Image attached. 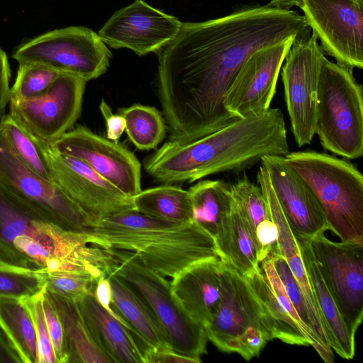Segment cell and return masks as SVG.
<instances>
[{
    "instance_id": "1",
    "label": "cell",
    "mask_w": 363,
    "mask_h": 363,
    "mask_svg": "<svg viewBox=\"0 0 363 363\" xmlns=\"http://www.w3.org/2000/svg\"><path fill=\"white\" fill-rule=\"evenodd\" d=\"M310 35L303 16L268 4L182 23L157 52L158 96L169 131L191 141L238 120L223 99L245 62L262 48Z\"/></svg>"
},
{
    "instance_id": "2",
    "label": "cell",
    "mask_w": 363,
    "mask_h": 363,
    "mask_svg": "<svg viewBox=\"0 0 363 363\" xmlns=\"http://www.w3.org/2000/svg\"><path fill=\"white\" fill-rule=\"evenodd\" d=\"M289 152L284 114L280 108H269L188 143L169 140L144 165L160 182H194L218 173L240 172L264 156Z\"/></svg>"
},
{
    "instance_id": "3",
    "label": "cell",
    "mask_w": 363,
    "mask_h": 363,
    "mask_svg": "<svg viewBox=\"0 0 363 363\" xmlns=\"http://www.w3.org/2000/svg\"><path fill=\"white\" fill-rule=\"evenodd\" d=\"M84 233L89 244L133 252L147 267L172 279L195 263L220 258L216 239L192 220L169 222L134 209L98 219Z\"/></svg>"
},
{
    "instance_id": "4",
    "label": "cell",
    "mask_w": 363,
    "mask_h": 363,
    "mask_svg": "<svg viewBox=\"0 0 363 363\" xmlns=\"http://www.w3.org/2000/svg\"><path fill=\"white\" fill-rule=\"evenodd\" d=\"M0 250L47 270L65 269L100 277L104 248L89 244L84 233L65 230L0 182Z\"/></svg>"
},
{
    "instance_id": "5",
    "label": "cell",
    "mask_w": 363,
    "mask_h": 363,
    "mask_svg": "<svg viewBox=\"0 0 363 363\" xmlns=\"http://www.w3.org/2000/svg\"><path fill=\"white\" fill-rule=\"evenodd\" d=\"M287 163L313 191L329 230L341 241L363 243V176L352 163L315 151L289 152Z\"/></svg>"
},
{
    "instance_id": "6",
    "label": "cell",
    "mask_w": 363,
    "mask_h": 363,
    "mask_svg": "<svg viewBox=\"0 0 363 363\" xmlns=\"http://www.w3.org/2000/svg\"><path fill=\"white\" fill-rule=\"evenodd\" d=\"M363 92L353 69L323 60L317 89L315 133L322 147L349 160L363 155Z\"/></svg>"
},
{
    "instance_id": "7",
    "label": "cell",
    "mask_w": 363,
    "mask_h": 363,
    "mask_svg": "<svg viewBox=\"0 0 363 363\" xmlns=\"http://www.w3.org/2000/svg\"><path fill=\"white\" fill-rule=\"evenodd\" d=\"M108 250L112 260L108 274L121 277L145 301L174 351L201 362L208 341L205 328L186 313L174 296L171 282L144 265L135 252Z\"/></svg>"
},
{
    "instance_id": "8",
    "label": "cell",
    "mask_w": 363,
    "mask_h": 363,
    "mask_svg": "<svg viewBox=\"0 0 363 363\" xmlns=\"http://www.w3.org/2000/svg\"><path fill=\"white\" fill-rule=\"evenodd\" d=\"M220 259L221 298L204 328L208 340L218 350L250 361L259 356L272 337L260 303L247 281Z\"/></svg>"
},
{
    "instance_id": "9",
    "label": "cell",
    "mask_w": 363,
    "mask_h": 363,
    "mask_svg": "<svg viewBox=\"0 0 363 363\" xmlns=\"http://www.w3.org/2000/svg\"><path fill=\"white\" fill-rule=\"evenodd\" d=\"M111 52L99 34L84 26H69L38 35L20 45L12 57L18 63H35L88 82L104 74Z\"/></svg>"
},
{
    "instance_id": "10",
    "label": "cell",
    "mask_w": 363,
    "mask_h": 363,
    "mask_svg": "<svg viewBox=\"0 0 363 363\" xmlns=\"http://www.w3.org/2000/svg\"><path fill=\"white\" fill-rule=\"evenodd\" d=\"M0 182L65 230L84 233L98 220L73 201L56 182L45 179L24 164L1 127Z\"/></svg>"
},
{
    "instance_id": "11",
    "label": "cell",
    "mask_w": 363,
    "mask_h": 363,
    "mask_svg": "<svg viewBox=\"0 0 363 363\" xmlns=\"http://www.w3.org/2000/svg\"><path fill=\"white\" fill-rule=\"evenodd\" d=\"M307 240L342 319L355 335L363 317V243L335 242L325 233Z\"/></svg>"
},
{
    "instance_id": "12",
    "label": "cell",
    "mask_w": 363,
    "mask_h": 363,
    "mask_svg": "<svg viewBox=\"0 0 363 363\" xmlns=\"http://www.w3.org/2000/svg\"><path fill=\"white\" fill-rule=\"evenodd\" d=\"M325 57L316 36L312 33L294 41L281 67L286 106L298 147L310 145L315 135L316 95Z\"/></svg>"
},
{
    "instance_id": "13",
    "label": "cell",
    "mask_w": 363,
    "mask_h": 363,
    "mask_svg": "<svg viewBox=\"0 0 363 363\" xmlns=\"http://www.w3.org/2000/svg\"><path fill=\"white\" fill-rule=\"evenodd\" d=\"M296 6L325 55L352 69L363 68L362 0H298Z\"/></svg>"
},
{
    "instance_id": "14",
    "label": "cell",
    "mask_w": 363,
    "mask_h": 363,
    "mask_svg": "<svg viewBox=\"0 0 363 363\" xmlns=\"http://www.w3.org/2000/svg\"><path fill=\"white\" fill-rule=\"evenodd\" d=\"M86 81L60 73L43 93L10 99L9 114L32 133L51 144L69 130L80 116Z\"/></svg>"
},
{
    "instance_id": "15",
    "label": "cell",
    "mask_w": 363,
    "mask_h": 363,
    "mask_svg": "<svg viewBox=\"0 0 363 363\" xmlns=\"http://www.w3.org/2000/svg\"><path fill=\"white\" fill-rule=\"evenodd\" d=\"M56 152L77 157L132 198L141 189V166L135 155L118 142L77 125L50 144Z\"/></svg>"
},
{
    "instance_id": "16",
    "label": "cell",
    "mask_w": 363,
    "mask_h": 363,
    "mask_svg": "<svg viewBox=\"0 0 363 363\" xmlns=\"http://www.w3.org/2000/svg\"><path fill=\"white\" fill-rule=\"evenodd\" d=\"M262 308L272 340L312 346L325 363H333V350L311 333L302 322L289 300L269 256L259 268L244 277Z\"/></svg>"
},
{
    "instance_id": "17",
    "label": "cell",
    "mask_w": 363,
    "mask_h": 363,
    "mask_svg": "<svg viewBox=\"0 0 363 363\" xmlns=\"http://www.w3.org/2000/svg\"><path fill=\"white\" fill-rule=\"evenodd\" d=\"M182 23L144 1L135 0L116 11L98 34L112 48H126L143 56L157 52L169 43Z\"/></svg>"
},
{
    "instance_id": "18",
    "label": "cell",
    "mask_w": 363,
    "mask_h": 363,
    "mask_svg": "<svg viewBox=\"0 0 363 363\" xmlns=\"http://www.w3.org/2000/svg\"><path fill=\"white\" fill-rule=\"evenodd\" d=\"M294 40L262 48L245 62L224 96L230 114L240 118L270 108L279 72Z\"/></svg>"
},
{
    "instance_id": "19",
    "label": "cell",
    "mask_w": 363,
    "mask_h": 363,
    "mask_svg": "<svg viewBox=\"0 0 363 363\" xmlns=\"http://www.w3.org/2000/svg\"><path fill=\"white\" fill-rule=\"evenodd\" d=\"M54 180L84 210L97 219L134 209L131 198L101 177L84 161L54 151L46 142Z\"/></svg>"
},
{
    "instance_id": "20",
    "label": "cell",
    "mask_w": 363,
    "mask_h": 363,
    "mask_svg": "<svg viewBox=\"0 0 363 363\" xmlns=\"http://www.w3.org/2000/svg\"><path fill=\"white\" fill-rule=\"evenodd\" d=\"M266 168L275 196L296 237L312 238L329 230L318 199L284 156H264Z\"/></svg>"
},
{
    "instance_id": "21",
    "label": "cell",
    "mask_w": 363,
    "mask_h": 363,
    "mask_svg": "<svg viewBox=\"0 0 363 363\" xmlns=\"http://www.w3.org/2000/svg\"><path fill=\"white\" fill-rule=\"evenodd\" d=\"M257 179L265 198L271 218L276 225V252L285 259L304 297L311 327L324 345H329L327 330L314 296L310 279L301 256L298 239L291 228L272 186L267 171L261 164ZM332 350V349H331Z\"/></svg>"
},
{
    "instance_id": "22",
    "label": "cell",
    "mask_w": 363,
    "mask_h": 363,
    "mask_svg": "<svg viewBox=\"0 0 363 363\" xmlns=\"http://www.w3.org/2000/svg\"><path fill=\"white\" fill-rule=\"evenodd\" d=\"M75 301L94 340L112 362L144 363L138 336L98 301L94 292Z\"/></svg>"
},
{
    "instance_id": "23",
    "label": "cell",
    "mask_w": 363,
    "mask_h": 363,
    "mask_svg": "<svg viewBox=\"0 0 363 363\" xmlns=\"http://www.w3.org/2000/svg\"><path fill=\"white\" fill-rule=\"evenodd\" d=\"M220 258L206 259L187 267L172 279L173 293L189 315L205 326L221 298Z\"/></svg>"
},
{
    "instance_id": "24",
    "label": "cell",
    "mask_w": 363,
    "mask_h": 363,
    "mask_svg": "<svg viewBox=\"0 0 363 363\" xmlns=\"http://www.w3.org/2000/svg\"><path fill=\"white\" fill-rule=\"evenodd\" d=\"M296 238L318 310L327 330L329 345L342 358L352 359L355 354V335L351 333L342 319L325 284L307 239Z\"/></svg>"
},
{
    "instance_id": "25",
    "label": "cell",
    "mask_w": 363,
    "mask_h": 363,
    "mask_svg": "<svg viewBox=\"0 0 363 363\" xmlns=\"http://www.w3.org/2000/svg\"><path fill=\"white\" fill-rule=\"evenodd\" d=\"M111 291V307L145 344L152 347H170L155 314L145 301L121 277H106Z\"/></svg>"
},
{
    "instance_id": "26",
    "label": "cell",
    "mask_w": 363,
    "mask_h": 363,
    "mask_svg": "<svg viewBox=\"0 0 363 363\" xmlns=\"http://www.w3.org/2000/svg\"><path fill=\"white\" fill-rule=\"evenodd\" d=\"M233 198L241 211L254 239L259 263L276 251L277 230L263 192L246 176L230 185Z\"/></svg>"
},
{
    "instance_id": "27",
    "label": "cell",
    "mask_w": 363,
    "mask_h": 363,
    "mask_svg": "<svg viewBox=\"0 0 363 363\" xmlns=\"http://www.w3.org/2000/svg\"><path fill=\"white\" fill-rule=\"evenodd\" d=\"M46 291L62 325L69 363L112 362L94 340L75 300Z\"/></svg>"
},
{
    "instance_id": "28",
    "label": "cell",
    "mask_w": 363,
    "mask_h": 363,
    "mask_svg": "<svg viewBox=\"0 0 363 363\" xmlns=\"http://www.w3.org/2000/svg\"><path fill=\"white\" fill-rule=\"evenodd\" d=\"M216 241L220 258L227 261L243 277L259 268L260 263L254 239L233 198L229 216Z\"/></svg>"
},
{
    "instance_id": "29",
    "label": "cell",
    "mask_w": 363,
    "mask_h": 363,
    "mask_svg": "<svg viewBox=\"0 0 363 363\" xmlns=\"http://www.w3.org/2000/svg\"><path fill=\"white\" fill-rule=\"evenodd\" d=\"M189 191L191 220L216 239L230 212V185L223 180L206 179L190 187Z\"/></svg>"
},
{
    "instance_id": "30",
    "label": "cell",
    "mask_w": 363,
    "mask_h": 363,
    "mask_svg": "<svg viewBox=\"0 0 363 363\" xmlns=\"http://www.w3.org/2000/svg\"><path fill=\"white\" fill-rule=\"evenodd\" d=\"M0 329L21 363H38L35 325L23 298L0 296Z\"/></svg>"
},
{
    "instance_id": "31",
    "label": "cell",
    "mask_w": 363,
    "mask_h": 363,
    "mask_svg": "<svg viewBox=\"0 0 363 363\" xmlns=\"http://www.w3.org/2000/svg\"><path fill=\"white\" fill-rule=\"evenodd\" d=\"M134 210L147 216L173 223L191 220L189 190L165 184L141 190L131 198Z\"/></svg>"
},
{
    "instance_id": "32",
    "label": "cell",
    "mask_w": 363,
    "mask_h": 363,
    "mask_svg": "<svg viewBox=\"0 0 363 363\" xmlns=\"http://www.w3.org/2000/svg\"><path fill=\"white\" fill-rule=\"evenodd\" d=\"M0 127L19 160L40 177L55 182L45 151L46 142L9 113L0 120Z\"/></svg>"
},
{
    "instance_id": "33",
    "label": "cell",
    "mask_w": 363,
    "mask_h": 363,
    "mask_svg": "<svg viewBox=\"0 0 363 363\" xmlns=\"http://www.w3.org/2000/svg\"><path fill=\"white\" fill-rule=\"evenodd\" d=\"M44 287V269L0 252V296L29 297Z\"/></svg>"
},
{
    "instance_id": "34",
    "label": "cell",
    "mask_w": 363,
    "mask_h": 363,
    "mask_svg": "<svg viewBox=\"0 0 363 363\" xmlns=\"http://www.w3.org/2000/svg\"><path fill=\"white\" fill-rule=\"evenodd\" d=\"M125 121V133L140 150L155 149L164 138L166 123L155 107L134 104L119 109Z\"/></svg>"
},
{
    "instance_id": "35",
    "label": "cell",
    "mask_w": 363,
    "mask_h": 363,
    "mask_svg": "<svg viewBox=\"0 0 363 363\" xmlns=\"http://www.w3.org/2000/svg\"><path fill=\"white\" fill-rule=\"evenodd\" d=\"M60 73L44 65L19 63L10 99H28L44 92Z\"/></svg>"
},
{
    "instance_id": "36",
    "label": "cell",
    "mask_w": 363,
    "mask_h": 363,
    "mask_svg": "<svg viewBox=\"0 0 363 363\" xmlns=\"http://www.w3.org/2000/svg\"><path fill=\"white\" fill-rule=\"evenodd\" d=\"M45 289L72 299L89 293L94 292L99 280L91 274L65 270L44 269Z\"/></svg>"
},
{
    "instance_id": "37",
    "label": "cell",
    "mask_w": 363,
    "mask_h": 363,
    "mask_svg": "<svg viewBox=\"0 0 363 363\" xmlns=\"http://www.w3.org/2000/svg\"><path fill=\"white\" fill-rule=\"evenodd\" d=\"M42 298L43 290L34 296L24 297L23 300L31 315L35 325L38 355V363H57L45 320Z\"/></svg>"
},
{
    "instance_id": "38",
    "label": "cell",
    "mask_w": 363,
    "mask_h": 363,
    "mask_svg": "<svg viewBox=\"0 0 363 363\" xmlns=\"http://www.w3.org/2000/svg\"><path fill=\"white\" fill-rule=\"evenodd\" d=\"M269 256L271 258L273 266L284 287L289 300L297 311L302 322L311 333L318 337L311 327L308 309L302 291L292 274L286 259L277 252L272 253Z\"/></svg>"
},
{
    "instance_id": "39",
    "label": "cell",
    "mask_w": 363,
    "mask_h": 363,
    "mask_svg": "<svg viewBox=\"0 0 363 363\" xmlns=\"http://www.w3.org/2000/svg\"><path fill=\"white\" fill-rule=\"evenodd\" d=\"M43 308L57 363H69L62 325L56 308L45 287L43 289Z\"/></svg>"
},
{
    "instance_id": "40",
    "label": "cell",
    "mask_w": 363,
    "mask_h": 363,
    "mask_svg": "<svg viewBox=\"0 0 363 363\" xmlns=\"http://www.w3.org/2000/svg\"><path fill=\"white\" fill-rule=\"evenodd\" d=\"M144 363H200L198 360L182 355L170 347H152L143 350Z\"/></svg>"
},
{
    "instance_id": "41",
    "label": "cell",
    "mask_w": 363,
    "mask_h": 363,
    "mask_svg": "<svg viewBox=\"0 0 363 363\" xmlns=\"http://www.w3.org/2000/svg\"><path fill=\"white\" fill-rule=\"evenodd\" d=\"M99 108L106 123L107 139L118 142L125 129L124 118L120 114H113L104 100H101Z\"/></svg>"
},
{
    "instance_id": "42",
    "label": "cell",
    "mask_w": 363,
    "mask_h": 363,
    "mask_svg": "<svg viewBox=\"0 0 363 363\" xmlns=\"http://www.w3.org/2000/svg\"><path fill=\"white\" fill-rule=\"evenodd\" d=\"M11 70L8 57L0 48V120L5 115L6 108L9 104Z\"/></svg>"
},
{
    "instance_id": "43",
    "label": "cell",
    "mask_w": 363,
    "mask_h": 363,
    "mask_svg": "<svg viewBox=\"0 0 363 363\" xmlns=\"http://www.w3.org/2000/svg\"><path fill=\"white\" fill-rule=\"evenodd\" d=\"M94 295L98 301L108 312L129 327L128 323H126V322L117 313H116L111 307V291L110 283L107 277L101 278L97 281Z\"/></svg>"
},
{
    "instance_id": "44",
    "label": "cell",
    "mask_w": 363,
    "mask_h": 363,
    "mask_svg": "<svg viewBox=\"0 0 363 363\" xmlns=\"http://www.w3.org/2000/svg\"><path fill=\"white\" fill-rule=\"evenodd\" d=\"M3 362H21V360L0 329V363Z\"/></svg>"
},
{
    "instance_id": "45",
    "label": "cell",
    "mask_w": 363,
    "mask_h": 363,
    "mask_svg": "<svg viewBox=\"0 0 363 363\" xmlns=\"http://www.w3.org/2000/svg\"><path fill=\"white\" fill-rule=\"evenodd\" d=\"M298 0H270L268 5L277 8L291 9V7L296 6Z\"/></svg>"
},
{
    "instance_id": "46",
    "label": "cell",
    "mask_w": 363,
    "mask_h": 363,
    "mask_svg": "<svg viewBox=\"0 0 363 363\" xmlns=\"http://www.w3.org/2000/svg\"><path fill=\"white\" fill-rule=\"evenodd\" d=\"M357 1H362V0H357Z\"/></svg>"
}]
</instances>
